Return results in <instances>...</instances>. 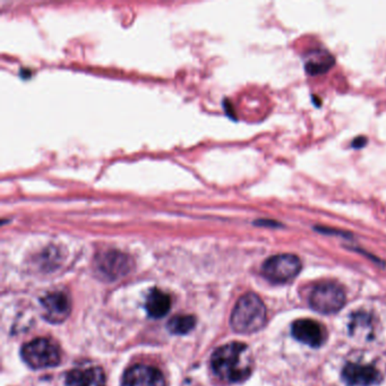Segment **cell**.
Wrapping results in <instances>:
<instances>
[{
	"label": "cell",
	"mask_w": 386,
	"mask_h": 386,
	"mask_svg": "<svg viewBox=\"0 0 386 386\" xmlns=\"http://www.w3.org/2000/svg\"><path fill=\"white\" fill-rule=\"evenodd\" d=\"M214 374L228 383H239L250 377L253 359L244 343L231 342L215 350L211 358Z\"/></svg>",
	"instance_id": "cell-1"
},
{
	"label": "cell",
	"mask_w": 386,
	"mask_h": 386,
	"mask_svg": "<svg viewBox=\"0 0 386 386\" xmlns=\"http://www.w3.org/2000/svg\"><path fill=\"white\" fill-rule=\"evenodd\" d=\"M265 322V305L262 302V299L254 293H247L241 297L231 314L233 329L243 335L260 331Z\"/></svg>",
	"instance_id": "cell-2"
},
{
	"label": "cell",
	"mask_w": 386,
	"mask_h": 386,
	"mask_svg": "<svg viewBox=\"0 0 386 386\" xmlns=\"http://www.w3.org/2000/svg\"><path fill=\"white\" fill-rule=\"evenodd\" d=\"M22 358L34 370L55 367L61 362V351L51 340L36 339L23 347Z\"/></svg>",
	"instance_id": "cell-3"
},
{
	"label": "cell",
	"mask_w": 386,
	"mask_h": 386,
	"mask_svg": "<svg viewBox=\"0 0 386 386\" xmlns=\"http://www.w3.org/2000/svg\"><path fill=\"white\" fill-rule=\"evenodd\" d=\"M302 270V260L293 254L274 255L262 266L264 277L273 283H285L298 275Z\"/></svg>",
	"instance_id": "cell-4"
},
{
	"label": "cell",
	"mask_w": 386,
	"mask_h": 386,
	"mask_svg": "<svg viewBox=\"0 0 386 386\" xmlns=\"http://www.w3.org/2000/svg\"><path fill=\"white\" fill-rule=\"evenodd\" d=\"M310 306L323 314L339 312L345 304V293L342 288L335 283H322L314 288L310 293Z\"/></svg>",
	"instance_id": "cell-5"
},
{
	"label": "cell",
	"mask_w": 386,
	"mask_h": 386,
	"mask_svg": "<svg viewBox=\"0 0 386 386\" xmlns=\"http://www.w3.org/2000/svg\"><path fill=\"white\" fill-rule=\"evenodd\" d=\"M123 386H166L165 377L158 368L136 365L123 374Z\"/></svg>",
	"instance_id": "cell-6"
},
{
	"label": "cell",
	"mask_w": 386,
	"mask_h": 386,
	"mask_svg": "<svg viewBox=\"0 0 386 386\" xmlns=\"http://www.w3.org/2000/svg\"><path fill=\"white\" fill-rule=\"evenodd\" d=\"M291 331L295 339L313 348L320 347L326 339L324 326L316 320H308V318L296 320L293 324Z\"/></svg>",
	"instance_id": "cell-7"
},
{
	"label": "cell",
	"mask_w": 386,
	"mask_h": 386,
	"mask_svg": "<svg viewBox=\"0 0 386 386\" xmlns=\"http://www.w3.org/2000/svg\"><path fill=\"white\" fill-rule=\"evenodd\" d=\"M345 383L350 386H372L380 383L382 380L381 372L372 365L356 364L350 362L345 366L342 372Z\"/></svg>",
	"instance_id": "cell-8"
},
{
	"label": "cell",
	"mask_w": 386,
	"mask_h": 386,
	"mask_svg": "<svg viewBox=\"0 0 386 386\" xmlns=\"http://www.w3.org/2000/svg\"><path fill=\"white\" fill-rule=\"evenodd\" d=\"M44 316L50 323H61L68 318L71 306L68 297L64 293H52L42 298Z\"/></svg>",
	"instance_id": "cell-9"
},
{
	"label": "cell",
	"mask_w": 386,
	"mask_h": 386,
	"mask_svg": "<svg viewBox=\"0 0 386 386\" xmlns=\"http://www.w3.org/2000/svg\"><path fill=\"white\" fill-rule=\"evenodd\" d=\"M65 386H106V375L100 367H80L71 370Z\"/></svg>",
	"instance_id": "cell-10"
},
{
	"label": "cell",
	"mask_w": 386,
	"mask_h": 386,
	"mask_svg": "<svg viewBox=\"0 0 386 386\" xmlns=\"http://www.w3.org/2000/svg\"><path fill=\"white\" fill-rule=\"evenodd\" d=\"M129 263L131 262L126 255L115 250L104 253L98 258L100 271L111 278H117L126 273L131 266Z\"/></svg>",
	"instance_id": "cell-11"
},
{
	"label": "cell",
	"mask_w": 386,
	"mask_h": 386,
	"mask_svg": "<svg viewBox=\"0 0 386 386\" xmlns=\"http://www.w3.org/2000/svg\"><path fill=\"white\" fill-rule=\"evenodd\" d=\"M335 59L332 54L323 49L313 50L305 57V71L307 74L318 76L325 74L335 66Z\"/></svg>",
	"instance_id": "cell-12"
},
{
	"label": "cell",
	"mask_w": 386,
	"mask_h": 386,
	"mask_svg": "<svg viewBox=\"0 0 386 386\" xmlns=\"http://www.w3.org/2000/svg\"><path fill=\"white\" fill-rule=\"evenodd\" d=\"M170 307H171V298L169 295L159 289H153L146 299V310L151 318H163L167 315Z\"/></svg>",
	"instance_id": "cell-13"
},
{
	"label": "cell",
	"mask_w": 386,
	"mask_h": 386,
	"mask_svg": "<svg viewBox=\"0 0 386 386\" xmlns=\"http://www.w3.org/2000/svg\"><path fill=\"white\" fill-rule=\"evenodd\" d=\"M195 324L196 320L193 316H176L173 320H170L168 329L173 335H186L194 329Z\"/></svg>",
	"instance_id": "cell-14"
},
{
	"label": "cell",
	"mask_w": 386,
	"mask_h": 386,
	"mask_svg": "<svg viewBox=\"0 0 386 386\" xmlns=\"http://www.w3.org/2000/svg\"><path fill=\"white\" fill-rule=\"evenodd\" d=\"M366 143H367V138H366V137H364V136L357 137L356 140L353 141L352 148H362V146H366Z\"/></svg>",
	"instance_id": "cell-15"
},
{
	"label": "cell",
	"mask_w": 386,
	"mask_h": 386,
	"mask_svg": "<svg viewBox=\"0 0 386 386\" xmlns=\"http://www.w3.org/2000/svg\"><path fill=\"white\" fill-rule=\"evenodd\" d=\"M258 225H273V227L277 228L279 225V223L275 221H270V220H260V221L256 222Z\"/></svg>",
	"instance_id": "cell-16"
}]
</instances>
